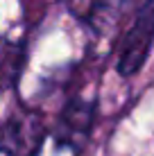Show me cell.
Segmentation results:
<instances>
[{
	"mask_svg": "<svg viewBox=\"0 0 154 156\" xmlns=\"http://www.w3.org/2000/svg\"><path fill=\"white\" fill-rule=\"evenodd\" d=\"M25 61H27L25 41H12L0 36V93L18 84Z\"/></svg>",
	"mask_w": 154,
	"mask_h": 156,
	"instance_id": "4",
	"label": "cell"
},
{
	"mask_svg": "<svg viewBox=\"0 0 154 156\" xmlns=\"http://www.w3.org/2000/svg\"><path fill=\"white\" fill-rule=\"evenodd\" d=\"M95 122V102L88 100H70L59 113V122L55 129V143L59 149L79 152L91 136Z\"/></svg>",
	"mask_w": 154,
	"mask_h": 156,
	"instance_id": "3",
	"label": "cell"
},
{
	"mask_svg": "<svg viewBox=\"0 0 154 156\" xmlns=\"http://www.w3.org/2000/svg\"><path fill=\"white\" fill-rule=\"evenodd\" d=\"M154 45V0H145L134 14L129 30L123 34L118 45L116 68L123 77H134L145 66Z\"/></svg>",
	"mask_w": 154,
	"mask_h": 156,
	"instance_id": "1",
	"label": "cell"
},
{
	"mask_svg": "<svg viewBox=\"0 0 154 156\" xmlns=\"http://www.w3.org/2000/svg\"><path fill=\"white\" fill-rule=\"evenodd\" d=\"M48 127L39 111H16L0 122V154L39 156Z\"/></svg>",
	"mask_w": 154,
	"mask_h": 156,
	"instance_id": "2",
	"label": "cell"
}]
</instances>
